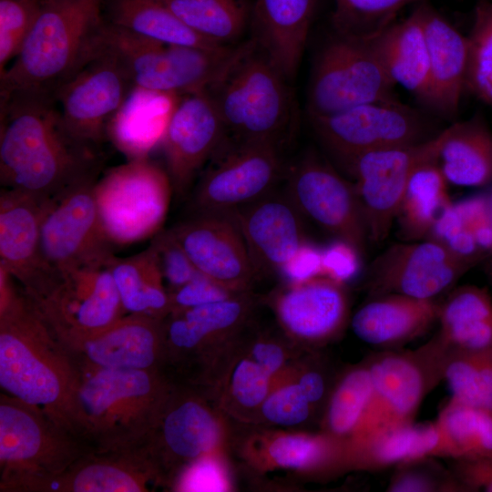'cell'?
<instances>
[{"mask_svg": "<svg viewBox=\"0 0 492 492\" xmlns=\"http://www.w3.org/2000/svg\"><path fill=\"white\" fill-rule=\"evenodd\" d=\"M468 42L466 90L492 108V1L480 0Z\"/></svg>", "mask_w": 492, "mask_h": 492, "instance_id": "44", "label": "cell"}, {"mask_svg": "<svg viewBox=\"0 0 492 492\" xmlns=\"http://www.w3.org/2000/svg\"><path fill=\"white\" fill-rule=\"evenodd\" d=\"M170 231L200 274L236 293L251 290L256 274L231 213L191 214Z\"/></svg>", "mask_w": 492, "mask_h": 492, "instance_id": "21", "label": "cell"}, {"mask_svg": "<svg viewBox=\"0 0 492 492\" xmlns=\"http://www.w3.org/2000/svg\"><path fill=\"white\" fill-rule=\"evenodd\" d=\"M109 269L127 314L164 320L170 313L169 293L150 245L135 255L115 256Z\"/></svg>", "mask_w": 492, "mask_h": 492, "instance_id": "36", "label": "cell"}, {"mask_svg": "<svg viewBox=\"0 0 492 492\" xmlns=\"http://www.w3.org/2000/svg\"><path fill=\"white\" fill-rule=\"evenodd\" d=\"M200 36L221 46H231L246 26L241 0H159Z\"/></svg>", "mask_w": 492, "mask_h": 492, "instance_id": "41", "label": "cell"}, {"mask_svg": "<svg viewBox=\"0 0 492 492\" xmlns=\"http://www.w3.org/2000/svg\"><path fill=\"white\" fill-rule=\"evenodd\" d=\"M15 282L10 278L0 282V385L5 394L39 407L77 436L74 415L78 366Z\"/></svg>", "mask_w": 492, "mask_h": 492, "instance_id": "2", "label": "cell"}, {"mask_svg": "<svg viewBox=\"0 0 492 492\" xmlns=\"http://www.w3.org/2000/svg\"><path fill=\"white\" fill-rule=\"evenodd\" d=\"M447 185L436 159L426 160L415 168L395 219L404 240L427 239L439 217L452 203Z\"/></svg>", "mask_w": 492, "mask_h": 492, "instance_id": "37", "label": "cell"}, {"mask_svg": "<svg viewBox=\"0 0 492 492\" xmlns=\"http://www.w3.org/2000/svg\"><path fill=\"white\" fill-rule=\"evenodd\" d=\"M63 345L79 370H161L163 320L126 314L101 333Z\"/></svg>", "mask_w": 492, "mask_h": 492, "instance_id": "25", "label": "cell"}, {"mask_svg": "<svg viewBox=\"0 0 492 492\" xmlns=\"http://www.w3.org/2000/svg\"><path fill=\"white\" fill-rule=\"evenodd\" d=\"M172 193L167 170L148 157L108 169L94 184L100 220L115 246L143 241L162 230Z\"/></svg>", "mask_w": 492, "mask_h": 492, "instance_id": "9", "label": "cell"}, {"mask_svg": "<svg viewBox=\"0 0 492 492\" xmlns=\"http://www.w3.org/2000/svg\"><path fill=\"white\" fill-rule=\"evenodd\" d=\"M282 149L224 139L190 192L191 214L230 213L274 190L284 173Z\"/></svg>", "mask_w": 492, "mask_h": 492, "instance_id": "13", "label": "cell"}, {"mask_svg": "<svg viewBox=\"0 0 492 492\" xmlns=\"http://www.w3.org/2000/svg\"><path fill=\"white\" fill-rule=\"evenodd\" d=\"M166 120L162 145L173 192L189 195L225 139L218 110L205 91L183 96Z\"/></svg>", "mask_w": 492, "mask_h": 492, "instance_id": "20", "label": "cell"}, {"mask_svg": "<svg viewBox=\"0 0 492 492\" xmlns=\"http://www.w3.org/2000/svg\"><path fill=\"white\" fill-rule=\"evenodd\" d=\"M159 484L143 448L90 451L62 472L25 485L19 492H143Z\"/></svg>", "mask_w": 492, "mask_h": 492, "instance_id": "28", "label": "cell"}, {"mask_svg": "<svg viewBox=\"0 0 492 492\" xmlns=\"http://www.w3.org/2000/svg\"><path fill=\"white\" fill-rule=\"evenodd\" d=\"M361 256L349 243L335 240L323 249L322 275L345 284L358 273Z\"/></svg>", "mask_w": 492, "mask_h": 492, "instance_id": "51", "label": "cell"}, {"mask_svg": "<svg viewBox=\"0 0 492 492\" xmlns=\"http://www.w3.org/2000/svg\"><path fill=\"white\" fill-rule=\"evenodd\" d=\"M79 372L74 415L77 436L96 451L142 448L174 384L161 370Z\"/></svg>", "mask_w": 492, "mask_h": 492, "instance_id": "4", "label": "cell"}, {"mask_svg": "<svg viewBox=\"0 0 492 492\" xmlns=\"http://www.w3.org/2000/svg\"><path fill=\"white\" fill-rule=\"evenodd\" d=\"M289 84L252 38L250 47L205 90L218 110L225 139L282 149L297 120Z\"/></svg>", "mask_w": 492, "mask_h": 492, "instance_id": "5", "label": "cell"}, {"mask_svg": "<svg viewBox=\"0 0 492 492\" xmlns=\"http://www.w3.org/2000/svg\"><path fill=\"white\" fill-rule=\"evenodd\" d=\"M444 380L451 398L492 414V348L450 354Z\"/></svg>", "mask_w": 492, "mask_h": 492, "instance_id": "42", "label": "cell"}, {"mask_svg": "<svg viewBox=\"0 0 492 492\" xmlns=\"http://www.w3.org/2000/svg\"><path fill=\"white\" fill-rule=\"evenodd\" d=\"M285 192L302 215L354 247L362 255L369 240L354 183L313 153L286 171Z\"/></svg>", "mask_w": 492, "mask_h": 492, "instance_id": "17", "label": "cell"}, {"mask_svg": "<svg viewBox=\"0 0 492 492\" xmlns=\"http://www.w3.org/2000/svg\"><path fill=\"white\" fill-rule=\"evenodd\" d=\"M425 0H334V34L373 39L390 26L405 6Z\"/></svg>", "mask_w": 492, "mask_h": 492, "instance_id": "43", "label": "cell"}, {"mask_svg": "<svg viewBox=\"0 0 492 492\" xmlns=\"http://www.w3.org/2000/svg\"><path fill=\"white\" fill-rule=\"evenodd\" d=\"M41 5V0H0V73L18 55Z\"/></svg>", "mask_w": 492, "mask_h": 492, "instance_id": "47", "label": "cell"}, {"mask_svg": "<svg viewBox=\"0 0 492 492\" xmlns=\"http://www.w3.org/2000/svg\"><path fill=\"white\" fill-rule=\"evenodd\" d=\"M223 412L200 393L173 384L143 448L160 484L210 453L224 451L229 431Z\"/></svg>", "mask_w": 492, "mask_h": 492, "instance_id": "10", "label": "cell"}, {"mask_svg": "<svg viewBox=\"0 0 492 492\" xmlns=\"http://www.w3.org/2000/svg\"><path fill=\"white\" fill-rule=\"evenodd\" d=\"M97 179L79 183L46 204L40 246L46 264L56 272L108 264L115 257L94 195Z\"/></svg>", "mask_w": 492, "mask_h": 492, "instance_id": "15", "label": "cell"}, {"mask_svg": "<svg viewBox=\"0 0 492 492\" xmlns=\"http://www.w3.org/2000/svg\"><path fill=\"white\" fill-rule=\"evenodd\" d=\"M316 410L292 377V366L274 380L255 424L295 426L309 421Z\"/></svg>", "mask_w": 492, "mask_h": 492, "instance_id": "45", "label": "cell"}, {"mask_svg": "<svg viewBox=\"0 0 492 492\" xmlns=\"http://www.w3.org/2000/svg\"><path fill=\"white\" fill-rule=\"evenodd\" d=\"M439 133L419 144L364 153L353 162L348 173L355 179L370 241L388 236L413 171L437 158Z\"/></svg>", "mask_w": 492, "mask_h": 492, "instance_id": "18", "label": "cell"}, {"mask_svg": "<svg viewBox=\"0 0 492 492\" xmlns=\"http://www.w3.org/2000/svg\"><path fill=\"white\" fill-rule=\"evenodd\" d=\"M440 302L399 293L371 296L350 320L354 333L382 350H395L425 333L437 322Z\"/></svg>", "mask_w": 492, "mask_h": 492, "instance_id": "29", "label": "cell"}, {"mask_svg": "<svg viewBox=\"0 0 492 492\" xmlns=\"http://www.w3.org/2000/svg\"><path fill=\"white\" fill-rule=\"evenodd\" d=\"M436 458L474 460L492 456V414L450 397L435 420Z\"/></svg>", "mask_w": 492, "mask_h": 492, "instance_id": "38", "label": "cell"}, {"mask_svg": "<svg viewBox=\"0 0 492 492\" xmlns=\"http://www.w3.org/2000/svg\"><path fill=\"white\" fill-rule=\"evenodd\" d=\"M34 303L63 344L101 333L127 314L109 263L58 272Z\"/></svg>", "mask_w": 492, "mask_h": 492, "instance_id": "14", "label": "cell"}, {"mask_svg": "<svg viewBox=\"0 0 492 492\" xmlns=\"http://www.w3.org/2000/svg\"><path fill=\"white\" fill-rule=\"evenodd\" d=\"M448 358L436 334L415 350H382L367 357L373 391L351 444L415 423L425 397L444 380Z\"/></svg>", "mask_w": 492, "mask_h": 492, "instance_id": "7", "label": "cell"}, {"mask_svg": "<svg viewBox=\"0 0 492 492\" xmlns=\"http://www.w3.org/2000/svg\"><path fill=\"white\" fill-rule=\"evenodd\" d=\"M104 0H41L18 55L0 73V96L56 90L101 48Z\"/></svg>", "mask_w": 492, "mask_h": 492, "instance_id": "3", "label": "cell"}, {"mask_svg": "<svg viewBox=\"0 0 492 492\" xmlns=\"http://www.w3.org/2000/svg\"><path fill=\"white\" fill-rule=\"evenodd\" d=\"M286 335L306 346L320 347L339 337L350 315L344 283L319 275L298 283H285L268 297Z\"/></svg>", "mask_w": 492, "mask_h": 492, "instance_id": "22", "label": "cell"}, {"mask_svg": "<svg viewBox=\"0 0 492 492\" xmlns=\"http://www.w3.org/2000/svg\"><path fill=\"white\" fill-rule=\"evenodd\" d=\"M230 213L241 232L257 280L279 274L306 241L302 214L285 191L273 190Z\"/></svg>", "mask_w": 492, "mask_h": 492, "instance_id": "24", "label": "cell"}, {"mask_svg": "<svg viewBox=\"0 0 492 492\" xmlns=\"http://www.w3.org/2000/svg\"><path fill=\"white\" fill-rule=\"evenodd\" d=\"M102 152L67 129L54 96H0V185L41 199L100 176Z\"/></svg>", "mask_w": 492, "mask_h": 492, "instance_id": "1", "label": "cell"}, {"mask_svg": "<svg viewBox=\"0 0 492 492\" xmlns=\"http://www.w3.org/2000/svg\"><path fill=\"white\" fill-rule=\"evenodd\" d=\"M287 348L277 338L259 335L245 346L243 352L275 380L291 366Z\"/></svg>", "mask_w": 492, "mask_h": 492, "instance_id": "52", "label": "cell"}, {"mask_svg": "<svg viewBox=\"0 0 492 492\" xmlns=\"http://www.w3.org/2000/svg\"><path fill=\"white\" fill-rule=\"evenodd\" d=\"M436 335L452 353L492 348V298L486 288L462 285L440 302Z\"/></svg>", "mask_w": 492, "mask_h": 492, "instance_id": "34", "label": "cell"}, {"mask_svg": "<svg viewBox=\"0 0 492 492\" xmlns=\"http://www.w3.org/2000/svg\"><path fill=\"white\" fill-rule=\"evenodd\" d=\"M472 266L434 240L396 243L371 265L368 291L371 296L399 293L436 300Z\"/></svg>", "mask_w": 492, "mask_h": 492, "instance_id": "19", "label": "cell"}, {"mask_svg": "<svg viewBox=\"0 0 492 492\" xmlns=\"http://www.w3.org/2000/svg\"><path fill=\"white\" fill-rule=\"evenodd\" d=\"M487 272H488L489 279H490L491 283H492V260L490 261V262H489V264H488V270H487Z\"/></svg>", "mask_w": 492, "mask_h": 492, "instance_id": "56", "label": "cell"}, {"mask_svg": "<svg viewBox=\"0 0 492 492\" xmlns=\"http://www.w3.org/2000/svg\"><path fill=\"white\" fill-rule=\"evenodd\" d=\"M132 88L124 66L101 43L96 57L63 84L54 97L70 134L102 152L113 120Z\"/></svg>", "mask_w": 492, "mask_h": 492, "instance_id": "16", "label": "cell"}, {"mask_svg": "<svg viewBox=\"0 0 492 492\" xmlns=\"http://www.w3.org/2000/svg\"><path fill=\"white\" fill-rule=\"evenodd\" d=\"M451 471L466 491L492 492V456L454 461Z\"/></svg>", "mask_w": 492, "mask_h": 492, "instance_id": "55", "label": "cell"}, {"mask_svg": "<svg viewBox=\"0 0 492 492\" xmlns=\"http://www.w3.org/2000/svg\"><path fill=\"white\" fill-rule=\"evenodd\" d=\"M372 391L366 360L347 368L335 381L325 404L322 431L350 441L364 419Z\"/></svg>", "mask_w": 492, "mask_h": 492, "instance_id": "40", "label": "cell"}, {"mask_svg": "<svg viewBox=\"0 0 492 492\" xmlns=\"http://www.w3.org/2000/svg\"><path fill=\"white\" fill-rule=\"evenodd\" d=\"M165 286L169 292L194 279L200 272L175 239L170 229L160 230L150 241Z\"/></svg>", "mask_w": 492, "mask_h": 492, "instance_id": "49", "label": "cell"}, {"mask_svg": "<svg viewBox=\"0 0 492 492\" xmlns=\"http://www.w3.org/2000/svg\"><path fill=\"white\" fill-rule=\"evenodd\" d=\"M237 294L199 273L186 284L169 292L170 313L226 300Z\"/></svg>", "mask_w": 492, "mask_h": 492, "instance_id": "50", "label": "cell"}, {"mask_svg": "<svg viewBox=\"0 0 492 492\" xmlns=\"http://www.w3.org/2000/svg\"><path fill=\"white\" fill-rule=\"evenodd\" d=\"M421 3L405 20L393 23L371 43L395 84L404 87L428 108L429 54Z\"/></svg>", "mask_w": 492, "mask_h": 492, "instance_id": "32", "label": "cell"}, {"mask_svg": "<svg viewBox=\"0 0 492 492\" xmlns=\"http://www.w3.org/2000/svg\"><path fill=\"white\" fill-rule=\"evenodd\" d=\"M257 298L250 292L170 313L163 320L164 361L202 357L232 342L251 315Z\"/></svg>", "mask_w": 492, "mask_h": 492, "instance_id": "26", "label": "cell"}, {"mask_svg": "<svg viewBox=\"0 0 492 492\" xmlns=\"http://www.w3.org/2000/svg\"><path fill=\"white\" fill-rule=\"evenodd\" d=\"M321 145L349 171L361 155L433 138L428 121L397 99L370 102L326 116H308Z\"/></svg>", "mask_w": 492, "mask_h": 492, "instance_id": "11", "label": "cell"}, {"mask_svg": "<svg viewBox=\"0 0 492 492\" xmlns=\"http://www.w3.org/2000/svg\"><path fill=\"white\" fill-rule=\"evenodd\" d=\"M435 459V457H424L398 464L388 481L386 491H466L451 469H445Z\"/></svg>", "mask_w": 492, "mask_h": 492, "instance_id": "46", "label": "cell"}, {"mask_svg": "<svg viewBox=\"0 0 492 492\" xmlns=\"http://www.w3.org/2000/svg\"><path fill=\"white\" fill-rule=\"evenodd\" d=\"M252 40L218 47L171 46L105 22L102 44L119 59L134 87L185 96L208 89L250 47Z\"/></svg>", "mask_w": 492, "mask_h": 492, "instance_id": "6", "label": "cell"}, {"mask_svg": "<svg viewBox=\"0 0 492 492\" xmlns=\"http://www.w3.org/2000/svg\"><path fill=\"white\" fill-rule=\"evenodd\" d=\"M274 380L243 351L230 360L220 374L215 403L242 423L255 424Z\"/></svg>", "mask_w": 492, "mask_h": 492, "instance_id": "39", "label": "cell"}, {"mask_svg": "<svg viewBox=\"0 0 492 492\" xmlns=\"http://www.w3.org/2000/svg\"><path fill=\"white\" fill-rule=\"evenodd\" d=\"M317 0H255L253 39L290 82L298 72Z\"/></svg>", "mask_w": 492, "mask_h": 492, "instance_id": "31", "label": "cell"}, {"mask_svg": "<svg viewBox=\"0 0 492 492\" xmlns=\"http://www.w3.org/2000/svg\"><path fill=\"white\" fill-rule=\"evenodd\" d=\"M242 442L243 458L259 470L291 469L326 475L351 469L350 441L321 433L260 429Z\"/></svg>", "mask_w": 492, "mask_h": 492, "instance_id": "27", "label": "cell"}, {"mask_svg": "<svg viewBox=\"0 0 492 492\" xmlns=\"http://www.w3.org/2000/svg\"><path fill=\"white\" fill-rule=\"evenodd\" d=\"M436 161L448 183L482 187L492 182V131L482 115L440 131Z\"/></svg>", "mask_w": 492, "mask_h": 492, "instance_id": "33", "label": "cell"}, {"mask_svg": "<svg viewBox=\"0 0 492 492\" xmlns=\"http://www.w3.org/2000/svg\"><path fill=\"white\" fill-rule=\"evenodd\" d=\"M429 54L428 108L442 118L456 116L466 90L468 42L426 1L421 3Z\"/></svg>", "mask_w": 492, "mask_h": 492, "instance_id": "30", "label": "cell"}, {"mask_svg": "<svg viewBox=\"0 0 492 492\" xmlns=\"http://www.w3.org/2000/svg\"><path fill=\"white\" fill-rule=\"evenodd\" d=\"M176 491L221 492L232 488L224 451L207 454L185 466L169 487Z\"/></svg>", "mask_w": 492, "mask_h": 492, "instance_id": "48", "label": "cell"}, {"mask_svg": "<svg viewBox=\"0 0 492 492\" xmlns=\"http://www.w3.org/2000/svg\"><path fill=\"white\" fill-rule=\"evenodd\" d=\"M292 377L316 411L324 408L334 384H331L321 363L313 361L298 368L292 366Z\"/></svg>", "mask_w": 492, "mask_h": 492, "instance_id": "53", "label": "cell"}, {"mask_svg": "<svg viewBox=\"0 0 492 492\" xmlns=\"http://www.w3.org/2000/svg\"><path fill=\"white\" fill-rule=\"evenodd\" d=\"M103 17L109 25L166 45L222 46L192 30L159 0H104Z\"/></svg>", "mask_w": 492, "mask_h": 492, "instance_id": "35", "label": "cell"}, {"mask_svg": "<svg viewBox=\"0 0 492 492\" xmlns=\"http://www.w3.org/2000/svg\"><path fill=\"white\" fill-rule=\"evenodd\" d=\"M50 200L0 190V265L34 302L46 294L57 274L46 264L40 246L41 222Z\"/></svg>", "mask_w": 492, "mask_h": 492, "instance_id": "23", "label": "cell"}, {"mask_svg": "<svg viewBox=\"0 0 492 492\" xmlns=\"http://www.w3.org/2000/svg\"><path fill=\"white\" fill-rule=\"evenodd\" d=\"M489 199H490V202H491V206H492V196Z\"/></svg>", "mask_w": 492, "mask_h": 492, "instance_id": "57", "label": "cell"}, {"mask_svg": "<svg viewBox=\"0 0 492 492\" xmlns=\"http://www.w3.org/2000/svg\"><path fill=\"white\" fill-rule=\"evenodd\" d=\"M93 451L75 433L37 406L0 395V490L19 492L54 476Z\"/></svg>", "mask_w": 492, "mask_h": 492, "instance_id": "8", "label": "cell"}, {"mask_svg": "<svg viewBox=\"0 0 492 492\" xmlns=\"http://www.w3.org/2000/svg\"><path fill=\"white\" fill-rule=\"evenodd\" d=\"M322 257L323 249L305 241L279 275L286 283H298L322 275Z\"/></svg>", "mask_w": 492, "mask_h": 492, "instance_id": "54", "label": "cell"}, {"mask_svg": "<svg viewBox=\"0 0 492 492\" xmlns=\"http://www.w3.org/2000/svg\"><path fill=\"white\" fill-rule=\"evenodd\" d=\"M395 86L371 39L334 34L312 68L308 116H326L365 103L397 99Z\"/></svg>", "mask_w": 492, "mask_h": 492, "instance_id": "12", "label": "cell"}]
</instances>
